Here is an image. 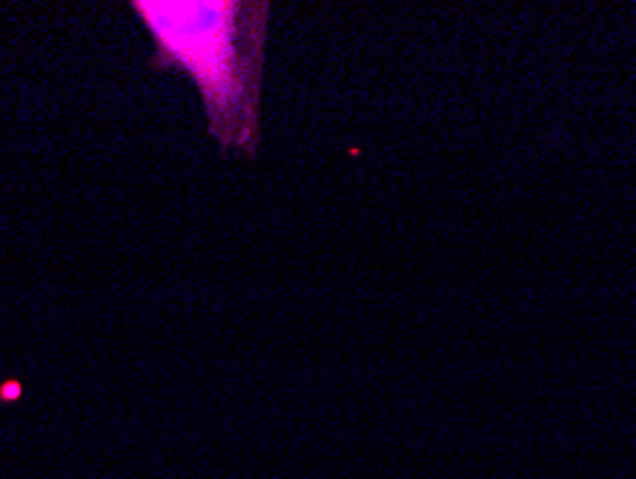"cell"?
Returning a JSON list of instances; mask_svg holds the SVG:
<instances>
[{
    "instance_id": "6da1fadb",
    "label": "cell",
    "mask_w": 636,
    "mask_h": 479,
    "mask_svg": "<svg viewBox=\"0 0 636 479\" xmlns=\"http://www.w3.org/2000/svg\"><path fill=\"white\" fill-rule=\"evenodd\" d=\"M132 9L155 43L152 64L190 75L218 144L253 156L270 3L138 0Z\"/></svg>"
}]
</instances>
